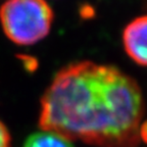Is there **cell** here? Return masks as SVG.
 <instances>
[{
  "label": "cell",
  "instance_id": "2",
  "mask_svg": "<svg viewBox=\"0 0 147 147\" xmlns=\"http://www.w3.org/2000/svg\"><path fill=\"white\" fill-rule=\"evenodd\" d=\"M53 20V10L46 0H6L0 7L1 28L18 45H33L43 40Z\"/></svg>",
  "mask_w": 147,
  "mask_h": 147
},
{
  "label": "cell",
  "instance_id": "5",
  "mask_svg": "<svg viewBox=\"0 0 147 147\" xmlns=\"http://www.w3.org/2000/svg\"><path fill=\"white\" fill-rule=\"evenodd\" d=\"M11 146V136L7 127L0 121V147Z\"/></svg>",
  "mask_w": 147,
  "mask_h": 147
},
{
  "label": "cell",
  "instance_id": "1",
  "mask_svg": "<svg viewBox=\"0 0 147 147\" xmlns=\"http://www.w3.org/2000/svg\"><path fill=\"white\" fill-rule=\"evenodd\" d=\"M144 99L132 77L90 60L55 74L42 95L38 125L73 141L97 147H136Z\"/></svg>",
  "mask_w": 147,
  "mask_h": 147
},
{
  "label": "cell",
  "instance_id": "6",
  "mask_svg": "<svg viewBox=\"0 0 147 147\" xmlns=\"http://www.w3.org/2000/svg\"><path fill=\"white\" fill-rule=\"evenodd\" d=\"M139 137H140V140L144 141L147 144V121L140 125V128H139Z\"/></svg>",
  "mask_w": 147,
  "mask_h": 147
},
{
  "label": "cell",
  "instance_id": "3",
  "mask_svg": "<svg viewBox=\"0 0 147 147\" xmlns=\"http://www.w3.org/2000/svg\"><path fill=\"white\" fill-rule=\"evenodd\" d=\"M126 53L139 65L147 67V14L134 18L123 32Z\"/></svg>",
  "mask_w": 147,
  "mask_h": 147
},
{
  "label": "cell",
  "instance_id": "4",
  "mask_svg": "<svg viewBox=\"0 0 147 147\" xmlns=\"http://www.w3.org/2000/svg\"><path fill=\"white\" fill-rule=\"evenodd\" d=\"M23 147H74L73 142L54 132L41 130L31 134Z\"/></svg>",
  "mask_w": 147,
  "mask_h": 147
}]
</instances>
